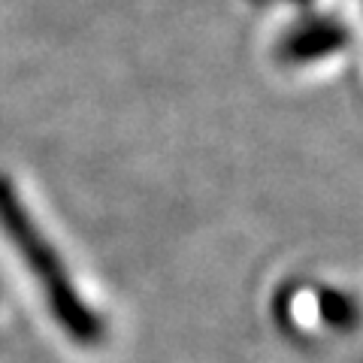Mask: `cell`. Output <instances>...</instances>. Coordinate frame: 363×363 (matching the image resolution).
Returning <instances> with one entry per match:
<instances>
[{"instance_id":"cell-3","label":"cell","mask_w":363,"mask_h":363,"mask_svg":"<svg viewBox=\"0 0 363 363\" xmlns=\"http://www.w3.org/2000/svg\"><path fill=\"white\" fill-rule=\"evenodd\" d=\"M318 300H321V315L333 327H351V324H354L357 309H354V300H351V297H345V294H339V291L324 288Z\"/></svg>"},{"instance_id":"cell-4","label":"cell","mask_w":363,"mask_h":363,"mask_svg":"<svg viewBox=\"0 0 363 363\" xmlns=\"http://www.w3.org/2000/svg\"><path fill=\"white\" fill-rule=\"evenodd\" d=\"M294 4H309V0H294Z\"/></svg>"},{"instance_id":"cell-1","label":"cell","mask_w":363,"mask_h":363,"mask_svg":"<svg viewBox=\"0 0 363 363\" xmlns=\"http://www.w3.org/2000/svg\"><path fill=\"white\" fill-rule=\"evenodd\" d=\"M0 227L9 236V242L16 245V252L25 257L33 279L40 281L45 303H49L55 321L64 327V333L79 345H97L104 339V324L91 312V306L79 297L76 285L64 269V260L52 248V242L40 233V227L28 212V206L21 203L16 185L4 173H0Z\"/></svg>"},{"instance_id":"cell-2","label":"cell","mask_w":363,"mask_h":363,"mask_svg":"<svg viewBox=\"0 0 363 363\" xmlns=\"http://www.w3.org/2000/svg\"><path fill=\"white\" fill-rule=\"evenodd\" d=\"M348 30L333 18H318L294 28L279 43V61L285 64H312L348 45Z\"/></svg>"}]
</instances>
